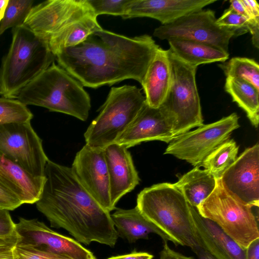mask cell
Segmentation results:
<instances>
[{
    "label": "cell",
    "instance_id": "1",
    "mask_svg": "<svg viewBox=\"0 0 259 259\" xmlns=\"http://www.w3.org/2000/svg\"><path fill=\"white\" fill-rule=\"evenodd\" d=\"M159 47L148 34L128 37L102 28L55 57L83 87L96 89L127 79L141 83Z\"/></svg>",
    "mask_w": 259,
    "mask_h": 259
},
{
    "label": "cell",
    "instance_id": "2",
    "mask_svg": "<svg viewBox=\"0 0 259 259\" xmlns=\"http://www.w3.org/2000/svg\"><path fill=\"white\" fill-rule=\"evenodd\" d=\"M45 182L37 209L52 227L67 231L79 243L92 242L114 247L118 234L110 212L81 184L71 167L47 161Z\"/></svg>",
    "mask_w": 259,
    "mask_h": 259
},
{
    "label": "cell",
    "instance_id": "3",
    "mask_svg": "<svg viewBox=\"0 0 259 259\" xmlns=\"http://www.w3.org/2000/svg\"><path fill=\"white\" fill-rule=\"evenodd\" d=\"M136 206L176 246H188L196 254L205 250L195 231L189 204L174 184L162 183L145 188L138 195Z\"/></svg>",
    "mask_w": 259,
    "mask_h": 259
},
{
    "label": "cell",
    "instance_id": "4",
    "mask_svg": "<svg viewBox=\"0 0 259 259\" xmlns=\"http://www.w3.org/2000/svg\"><path fill=\"white\" fill-rule=\"evenodd\" d=\"M12 40L0 67V95L17 99L22 90L53 62L48 42L24 25L12 28Z\"/></svg>",
    "mask_w": 259,
    "mask_h": 259
},
{
    "label": "cell",
    "instance_id": "5",
    "mask_svg": "<svg viewBox=\"0 0 259 259\" xmlns=\"http://www.w3.org/2000/svg\"><path fill=\"white\" fill-rule=\"evenodd\" d=\"M17 99L26 106L44 107L81 121L88 119L91 108L82 84L54 62L23 88Z\"/></svg>",
    "mask_w": 259,
    "mask_h": 259
},
{
    "label": "cell",
    "instance_id": "6",
    "mask_svg": "<svg viewBox=\"0 0 259 259\" xmlns=\"http://www.w3.org/2000/svg\"><path fill=\"white\" fill-rule=\"evenodd\" d=\"M145 102V96L136 86L111 88L99 115L84 134L85 145L104 149L115 143Z\"/></svg>",
    "mask_w": 259,
    "mask_h": 259
},
{
    "label": "cell",
    "instance_id": "7",
    "mask_svg": "<svg viewBox=\"0 0 259 259\" xmlns=\"http://www.w3.org/2000/svg\"><path fill=\"white\" fill-rule=\"evenodd\" d=\"M169 51L171 83L159 108L175 138L203 124V119L196 82L197 67L185 63Z\"/></svg>",
    "mask_w": 259,
    "mask_h": 259
},
{
    "label": "cell",
    "instance_id": "8",
    "mask_svg": "<svg viewBox=\"0 0 259 259\" xmlns=\"http://www.w3.org/2000/svg\"><path fill=\"white\" fill-rule=\"evenodd\" d=\"M196 208L201 216L214 222L244 250L259 238L258 217L252 207L229 194L218 180L213 192Z\"/></svg>",
    "mask_w": 259,
    "mask_h": 259
},
{
    "label": "cell",
    "instance_id": "9",
    "mask_svg": "<svg viewBox=\"0 0 259 259\" xmlns=\"http://www.w3.org/2000/svg\"><path fill=\"white\" fill-rule=\"evenodd\" d=\"M213 11L201 9L155 28L153 35L161 40L183 39L206 44L228 53L230 39L243 33L216 23Z\"/></svg>",
    "mask_w": 259,
    "mask_h": 259
},
{
    "label": "cell",
    "instance_id": "10",
    "mask_svg": "<svg viewBox=\"0 0 259 259\" xmlns=\"http://www.w3.org/2000/svg\"><path fill=\"white\" fill-rule=\"evenodd\" d=\"M239 127L236 113L194 131L175 137L168 144L164 154H170L200 167L205 158L220 145L228 140L233 131Z\"/></svg>",
    "mask_w": 259,
    "mask_h": 259
},
{
    "label": "cell",
    "instance_id": "11",
    "mask_svg": "<svg viewBox=\"0 0 259 259\" xmlns=\"http://www.w3.org/2000/svg\"><path fill=\"white\" fill-rule=\"evenodd\" d=\"M0 155L17 163L34 177H44L49 159L42 141L30 122L0 126Z\"/></svg>",
    "mask_w": 259,
    "mask_h": 259
},
{
    "label": "cell",
    "instance_id": "12",
    "mask_svg": "<svg viewBox=\"0 0 259 259\" xmlns=\"http://www.w3.org/2000/svg\"><path fill=\"white\" fill-rule=\"evenodd\" d=\"M89 16L96 17L87 0H48L33 6L23 25L48 42L65 26Z\"/></svg>",
    "mask_w": 259,
    "mask_h": 259
},
{
    "label": "cell",
    "instance_id": "13",
    "mask_svg": "<svg viewBox=\"0 0 259 259\" xmlns=\"http://www.w3.org/2000/svg\"><path fill=\"white\" fill-rule=\"evenodd\" d=\"M16 244L38 249L70 259H97L92 252L76 240L49 228L36 219L20 218L15 224Z\"/></svg>",
    "mask_w": 259,
    "mask_h": 259
},
{
    "label": "cell",
    "instance_id": "14",
    "mask_svg": "<svg viewBox=\"0 0 259 259\" xmlns=\"http://www.w3.org/2000/svg\"><path fill=\"white\" fill-rule=\"evenodd\" d=\"M230 195L251 207L259 206V144L246 148L218 179Z\"/></svg>",
    "mask_w": 259,
    "mask_h": 259
},
{
    "label": "cell",
    "instance_id": "15",
    "mask_svg": "<svg viewBox=\"0 0 259 259\" xmlns=\"http://www.w3.org/2000/svg\"><path fill=\"white\" fill-rule=\"evenodd\" d=\"M71 168L81 184L103 208L109 212L116 208L111 202L104 149L85 145L76 153Z\"/></svg>",
    "mask_w": 259,
    "mask_h": 259
},
{
    "label": "cell",
    "instance_id": "16",
    "mask_svg": "<svg viewBox=\"0 0 259 259\" xmlns=\"http://www.w3.org/2000/svg\"><path fill=\"white\" fill-rule=\"evenodd\" d=\"M174 138L171 127L160 108L146 103L115 143L127 148L143 142L161 141L169 143Z\"/></svg>",
    "mask_w": 259,
    "mask_h": 259
},
{
    "label": "cell",
    "instance_id": "17",
    "mask_svg": "<svg viewBox=\"0 0 259 259\" xmlns=\"http://www.w3.org/2000/svg\"><path fill=\"white\" fill-rule=\"evenodd\" d=\"M110 186V199L115 206L120 199L132 191L140 179L128 148L117 143L104 149Z\"/></svg>",
    "mask_w": 259,
    "mask_h": 259
},
{
    "label": "cell",
    "instance_id": "18",
    "mask_svg": "<svg viewBox=\"0 0 259 259\" xmlns=\"http://www.w3.org/2000/svg\"><path fill=\"white\" fill-rule=\"evenodd\" d=\"M216 0H131L124 19L148 17L159 21L161 25L175 21L189 13L203 9Z\"/></svg>",
    "mask_w": 259,
    "mask_h": 259
},
{
    "label": "cell",
    "instance_id": "19",
    "mask_svg": "<svg viewBox=\"0 0 259 259\" xmlns=\"http://www.w3.org/2000/svg\"><path fill=\"white\" fill-rule=\"evenodd\" d=\"M189 206L195 231L206 251L216 259H245V250L214 222L201 216L196 207Z\"/></svg>",
    "mask_w": 259,
    "mask_h": 259
},
{
    "label": "cell",
    "instance_id": "20",
    "mask_svg": "<svg viewBox=\"0 0 259 259\" xmlns=\"http://www.w3.org/2000/svg\"><path fill=\"white\" fill-rule=\"evenodd\" d=\"M45 177L32 176L21 166L0 155V184L15 194L22 204L39 199Z\"/></svg>",
    "mask_w": 259,
    "mask_h": 259
},
{
    "label": "cell",
    "instance_id": "21",
    "mask_svg": "<svg viewBox=\"0 0 259 259\" xmlns=\"http://www.w3.org/2000/svg\"><path fill=\"white\" fill-rule=\"evenodd\" d=\"M171 79L169 49L165 50L159 47L141 83L149 106L160 107L166 97Z\"/></svg>",
    "mask_w": 259,
    "mask_h": 259
},
{
    "label": "cell",
    "instance_id": "22",
    "mask_svg": "<svg viewBox=\"0 0 259 259\" xmlns=\"http://www.w3.org/2000/svg\"><path fill=\"white\" fill-rule=\"evenodd\" d=\"M118 236L133 243L139 239H148L150 233L159 235L165 241L174 240L147 219L138 207L124 209L118 208L111 214Z\"/></svg>",
    "mask_w": 259,
    "mask_h": 259
},
{
    "label": "cell",
    "instance_id": "23",
    "mask_svg": "<svg viewBox=\"0 0 259 259\" xmlns=\"http://www.w3.org/2000/svg\"><path fill=\"white\" fill-rule=\"evenodd\" d=\"M168 42L169 50L176 57L193 67L213 62H224L229 56V53L202 42L183 39H171Z\"/></svg>",
    "mask_w": 259,
    "mask_h": 259
},
{
    "label": "cell",
    "instance_id": "24",
    "mask_svg": "<svg viewBox=\"0 0 259 259\" xmlns=\"http://www.w3.org/2000/svg\"><path fill=\"white\" fill-rule=\"evenodd\" d=\"M217 181L207 170L196 166L174 184L182 193L188 203L196 208L213 192Z\"/></svg>",
    "mask_w": 259,
    "mask_h": 259
},
{
    "label": "cell",
    "instance_id": "25",
    "mask_svg": "<svg viewBox=\"0 0 259 259\" xmlns=\"http://www.w3.org/2000/svg\"><path fill=\"white\" fill-rule=\"evenodd\" d=\"M102 28L97 17H85L70 23L52 36L48 41L49 48L55 56L60 50L77 46Z\"/></svg>",
    "mask_w": 259,
    "mask_h": 259
},
{
    "label": "cell",
    "instance_id": "26",
    "mask_svg": "<svg viewBox=\"0 0 259 259\" xmlns=\"http://www.w3.org/2000/svg\"><path fill=\"white\" fill-rule=\"evenodd\" d=\"M225 90L233 102L246 113L251 124L257 127L259 123V91L242 79L226 77Z\"/></svg>",
    "mask_w": 259,
    "mask_h": 259
},
{
    "label": "cell",
    "instance_id": "27",
    "mask_svg": "<svg viewBox=\"0 0 259 259\" xmlns=\"http://www.w3.org/2000/svg\"><path fill=\"white\" fill-rule=\"evenodd\" d=\"M238 147L233 139L226 141L211 152L201 166L209 171L217 180L237 158Z\"/></svg>",
    "mask_w": 259,
    "mask_h": 259
},
{
    "label": "cell",
    "instance_id": "28",
    "mask_svg": "<svg viewBox=\"0 0 259 259\" xmlns=\"http://www.w3.org/2000/svg\"><path fill=\"white\" fill-rule=\"evenodd\" d=\"M220 66L226 77L244 80L259 91V65L254 60L245 57H233Z\"/></svg>",
    "mask_w": 259,
    "mask_h": 259
},
{
    "label": "cell",
    "instance_id": "29",
    "mask_svg": "<svg viewBox=\"0 0 259 259\" xmlns=\"http://www.w3.org/2000/svg\"><path fill=\"white\" fill-rule=\"evenodd\" d=\"M33 0H9L0 22V35L7 29L23 24L33 7Z\"/></svg>",
    "mask_w": 259,
    "mask_h": 259
},
{
    "label": "cell",
    "instance_id": "30",
    "mask_svg": "<svg viewBox=\"0 0 259 259\" xmlns=\"http://www.w3.org/2000/svg\"><path fill=\"white\" fill-rule=\"evenodd\" d=\"M33 114L17 99L0 98V126L13 122H30Z\"/></svg>",
    "mask_w": 259,
    "mask_h": 259
},
{
    "label": "cell",
    "instance_id": "31",
    "mask_svg": "<svg viewBox=\"0 0 259 259\" xmlns=\"http://www.w3.org/2000/svg\"><path fill=\"white\" fill-rule=\"evenodd\" d=\"M131 0H87L94 15L108 14L122 17Z\"/></svg>",
    "mask_w": 259,
    "mask_h": 259
},
{
    "label": "cell",
    "instance_id": "32",
    "mask_svg": "<svg viewBox=\"0 0 259 259\" xmlns=\"http://www.w3.org/2000/svg\"><path fill=\"white\" fill-rule=\"evenodd\" d=\"M217 24L221 26L236 29L243 34L249 31L251 26L259 24V22L250 21L238 14L230 8L226 9L222 15L216 20Z\"/></svg>",
    "mask_w": 259,
    "mask_h": 259
},
{
    "label": "cell",
    "instance_id": "33",
    "mask_svg": "<svg viewBox=\"0 0 259 259\" xmlns=\"http://www.w3.org/2000/svg\"><path fill=\"white\" fill-rule=\"evenodd\" d=\"M14 259H70L33 247L16 244L12 250Z\"/></svg>",
    "mask_w": 259,
    "mask_h": 259
},
{
    "label": "cell",
    "instance_id": "34",
    "mask_svg": "<svg viewBox=\"0 0 259 259\" xmlns=\"http://www.w3.org/2000/svg\"><path fill=\"white\" fill-rule=\"evenodd\" d=\"M22 204L15 194L0 184V209L13 210Z\"/></svg>",
    "mask_w": 259,
    "mask_h": 259
},
{
    "label": "cell",
    "instance_id": "35",
    "mask_svg": "<svg viewBox=\"0 0 259 259\" xmlns=\"http://www.w3.org/2000/svg\"><path fill=\"white\" fill-rule=\"evenodd\" d=\"M15 232V223L8 210L0 209V236H8Z\"/></svg>",
    "mask_w": 259,
    "mask_h": 259
},
{
    "label": "cell",
    "instance_id": "36",
    "mask_svg": "<svg viewBox=\"0 0 259 259\" xmlns=\"http://www.w3.org/2000/svg\"><path fill=\"white\" fill-rule=\"evenodd\" d=\"M17 241L16 232L10 235L0 236V253L13 250Z\"/></svg>",
    "mask_w": 259,
    "mask_h": 259
},
{
    "label": "cell",
    "instance_id": "37",
    "mask_svg": "<svg viewBox=\"0 0 259 259\" xmlns=\"http://www.w3.org/2000/svg\"><path fill=\"white\" fill-rule=\"evenodd\" d=\"M163 242V248L160 253V259H195L193 256H187L173 250L168 246L167 241Z\"/></svg>",
    "mask_w": 259,
    "mask_h": 259
},
{
    "label": "cell",
    "instance_id": "38",
    "mask_svg": "<svg viewBox=\"0 0 259 259\" xmlns=\"http://www.w3.org/2000/svg\"><path fill=\"white\" fill-rule=\"evenodd\" d=\"M252 20L259 21V5L255 0H241Z\"/></svg>",
    "mask_w": 259,
    "mask_h": 259
},
{
    "label": "cell",
    "instance_id": "39",
    "mask_svg": "<svg viewBox=\"0 0 259 259\" xmlns=\"http://www.w3.org/2000/svg\"><path fill=\"white\" fill-rule=\"evenodd\" d=\"M153 255L146 252H138L134 250L132 252L112 256L106 259H152Z\"/></svg>",
    "mask_w": 259,
    "mask_h": 259
},
{
    "label": "cell",
    "instance_id": "40",
    "mask_svg": "<svg viewBox=\"0 0 259 259\" xmlns=\"http://www.w3.org/2000/svg\"><path fill=\"white\" fill-rule=\"evenodd\" d=\"M245 259H259V238L251 242L246 249Z\"/></svg>",
    "mask_w": 259,
    "mask_h": 259
},
{
    "label": "cell",
    "instance_id": "41",
    "mask_svg": "<svg viewBox=\"0 0 259 259\" xmlns=\"http://www.w3.org/2000/svg\"><path fill=\"white\" fill-rule=\"evenodd\" d=\"M230 6L229 8L234 10L238 14L242 16L250 21L252 20L247 12L244 5L241 0H231L230 1ZM259 22V21H258Z\"/></svg>",
    "mask_w": 259,
    "mask_h": 259
},
{
    "label": "cell",
    "instance_id": "42",
    "mask_svg": "<svg viewBox=\"0 0 259 259\" xmlns=\"http://www.w3.org/2000/svg\"><path fill=\"white\" fill-rule=\"evenodd\" d=\"M197 259H216L205 250L199 251L197 254Z\"/></svg>",
    "mask_w": 259,
    "mask_h": 259
},
{
    "label": "cell",
    "instance_id": "43",
    "mask_svg": "<svg viewBox=\"0 0 259 259\" xmlns=\"http://www.w3.org/2000/svg\"><path fill=\"white\" fill-rule=\"evenodd\" d=\"M9 0H0V22L2 20Z\"/></svg>",
    "mask_w": 259,
    "mask_h": 259
},
{
    "label": "cell",
    "instance_id": "44",
    "mask_svg": "<svg viewBox=\"0 0 259 259\" xmlns=\"http://www.w3.org/2000/svg\"><path fill=\"white\" fill-rule=\"evenodd\" d=\"M0 259H14L12 250L0 253Z\"/></svg>",
    "mask_w": 259,
    "mask_h": 259
}]
</instances>
